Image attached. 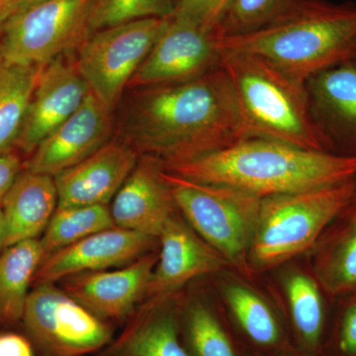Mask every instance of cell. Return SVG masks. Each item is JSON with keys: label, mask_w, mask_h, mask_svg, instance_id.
<instances>
[{"label": "cell", "mask_w": 356, "mask_h": 356, "mask_svg": "<svg viewBox=\"0 0 356 356\" xmlns=\"http://www.w3.org/2000/svg\"><path fill=\"white\" fill-rule=\"evenodd\" d=\"M127 137L140 156L178 163L247 138L235 91L222 65L184 81L140 89L128 115Z\"/></svg>", "instance_id": "6da1fadb"}, {"label": "cell", "mask_w": 356, "mask_h": 356, "mask_svg": "<svg viewBox=\"0 0 356 356\" xmlns=\"http://www.w3.org/2000/svg\"><path fill=\"white\" fill-rule=\"evenodd\" d=\"M161 165L166 172L192 181L225 185L259 198L331 186L356 177V156L261 138H245L213 153Z\"/></svg>", "instance_id": "7a4b0ae2"}, {"label": "cell", "mask_w": 356, "mask_h": 356, "mask_svg": "<svg viewBox=\"0 0 356 356\" xmlns=\"http://www.w3.org/2000/svg\"><path fill=\"white\" fill-rule=\"evenodd\" d=\"M220 51L250 54L305 83L321 70L356 56V4L287 0L254 31L216 38Z\"/></svg>", "instance_id": "3957f363"}, {"label": "cell", "mask_w": 356, "mask_h": 356, "mask_svg": "<svg viewBox=\"0 0 356 356\" xmlns=\"http://www.w3.org/2000/svg\"><path fill=\"white\" fill-rule=\"evenodd\" d=\"M221 53V65L235 91L247 138L327 152L312 121L305 83L257 56Z\"/></svg>", "instance_id": "277c9868"}, {"label": "cell", "mask_w": 356, "mask_h": 356, "mask_svg": "<svg viewBox=\"0 0 356 356\" xmlns=\"http://www.w3.org/2000/svg\"><path fill=\"white\" fill-rule=\"evenodd\" d=\"M356 193V177L343 184L261 198L248 264L264 273L309 252Z\"/></svg>", "instance_id": "5b68a950"}, {"label": "cell", "mask_w": 356, "mask_h": 356, "mask_svg": "<svg viewBox=\"0 0 356 356\" xmlns=\"http://www.w3.org/2000/svg\"><path fill=\"white\" fill-rule=\"evenodd\" d=\"M163 177L181 216L233 269L250 277L248 254L261 198L225 185L192 181L163 168Z\"/></svg>", "instance_id": "8992f818"}, {"label": "cell", "mask_w": 356, "mask_h": 356, "mask_svg": "<svg viewBox=\"0 0 356 356\" xmlns=\"http://www.w3.org/2000/svg\"><path fill=\"white\" fill-rule=\"evenodd\" d=\"M93 0H44L18 9L2 26L0 56L13 64L44 65L90 36Z\"/></svg>", "instance_id": "52a82bcc"}, {"label": "cell", "mask_w": 356, "mask_h": 356, "mask_svg": "<svg viewBox=\"0 0 356 356\" xmlns=\"http://www.w3.org/2000/svg\"><path fill=\"white\" fill-rule=\"evenodd\" d=\"M21 324L37 356L92 355L114 337L110 323L86 310L56 283L35 285Z\"/></svg>", "instance_id": "ba28073f"}, {"label": "cell", "mask_w": 356, "mask_h": 356, "mask_svg": "<svg viewBox=\"0 0 356 356\" xmlns=\"http://www.w3.org/2000/svg\"><path fill=\"white\" fill-rule=\"evenodd\" d=\"M168 18H146L105 28L91 34L79 47L77 69L91 92L109 108L118 102L149 56Z\"/></svg>", "instance_id": "9c48e42d"}, {"label": "cell", "mask_w": 356, "mask_h": 356, "mask_svg": "<svg viewBox=\"0 0 356 356\" xmlns=\"http://www.w3.org/2000/svg\"><path fill=\"white\" fill-rule=\"evenodd\" d=\"M221 60L212 32L191 21L170 17L128 86L145 88L184 83L217 69Z\"/></svg>", "instance_id": "30bf717a"}, {"label": "cell", "mask_w": 356, "mask_h": 356, "mask_svg": "<svg viewBox=\"0 0 356 356\" xmlns=\"http://www.w3.org/2000/svg\"><path fill=\"white\" fill-rule=\"evenodd\" d=\"M312 121L329 153L356 156V56L305 81Z\"/></svg>", "instance_id": "8fae6325"}, {"label": "cell", "mask_w": 356, "mask_h": 356, "mask_svg": "<svg viewBox=\"0 0 356 356\" xmlns=\"http://www.w3.org/2000/svg\"><path fill=\"white\" fill-rule=\"evenodd\" d=\"M159 252H147L116 270L89 271L69 276L62 289L105 322L125 323L147 299Z\"/></svg>", "instance_id": "7c38bea8"}, {"label": "cell", "mask_w": 356, "mask_h": 356, "mask_svg": "<svg viewBox=\"0 0 356 356\" xmlns=\"http://www.w3.org/2000/svg\"><path fill=\"white\" fill-rule=\"evenodd\" d=\"M159 238L113 227L98 232L47 257L33 285L60 282L69 276L125 266L156 250Z\"/></svg>", "instance_id": "4fadbf2b"}, {"label": "cell", "mask_w": 356, "mask_h": 356, "mask_svg": "<svg viewBox=\"0 0 356 356\" xmlns=\"http://www.w3.org/2000/svg\"><path fill=\"white\" fill-rule=\"evenodd\" d=\"M111 110L90 91L76 113L33 152L25 170L55 177L81 163L106 144Z\"/></svg>", "instance_id": "5bb4252c"}, {"label": "cell", "mask_w": 356, "mask_h": 356, "mask_svg": "<svg viewBox=\"0 0 356 356\" xmlns=\"http://www.w3.org/2000/svg\"><path fill=\"white\" fill-rule=\"evenodd\" d=\"M90 91L77 65L65 62L62 56L44 65L17 146L24 153H33L48 136L76 113Z\"/></svg>", "instance_id": "9a60e30c"}, {"label": "cell", "mask_w": 356, "mask_h": 356, "mask_svg": "<svg viewBox=\"0 0 356 356\" xmlns=\"http://www.w3.org/2000/svg\"><path fill=\"white\" fill-rule=\"evenodd\" d=\"M159 245L158 262L147 298L181 291L196 278L233 269L224 257L204 242L180 212L165 225Z\"/></svg>", "instance_id": "2e32d148"}, {"label": "cell", "mask_w": 356, "mask_h": 356, "mask_svg": "<svg viewBox=\"0 0 356 356\" xmlns=\"http://www.w3.org/2000/svg\"><path fill=\"white\" fill-rule=\"evenodd\" d=\"M110 212L118 228L159 238L168 222L179 212L159 159L140 156L112 200Z\"/></svg>", "instance_id": "e0dca14e"}, {"label": "cell", "mask_w": 356, "mask_h": 356, "mask_svg": "<svg viewBox=\"0 0 356 356\" xmlns=\"http://www.w3.org/2000/svg\"><path fill=\"white\" fill-rule=\"evenodd\" d=\"M181 291L145 299L97 356H189L179 332Z\"/></svg>", "instance_id": "ac0fdd59"}, {"label": "cell", "mask_w": 356, "mask_h": 356, "mask_svg": "<svg viewBox=\"0 0 356 356\" xmlns=\"http://www.w3.org/2000/svg\"><path fill=\"white\" fill-rule=\"evenodd\" d=\"M140 154L130 145L108 143L54 177L58 209L108 205L133 172Z\"/></svg>", "instance_id": "d6986e66"}, {"label": "cell", "mask_w": 356, "mask_h": 356, "mask_svg": "<svg viewBox=\"0 0 356 356\" xmlns=\"http://www.w3.org/2000/svg\"><path fill=\"white\" fill-rule=\"evenodd\" d=\"M219 288L227 320L248 356L294 350L287 323L259 292L235 278L222 280Z\"/></svg>", "instance_id": "ffe728a7"}, {"label": "cell", "mask_w": 356, "mask_h": 356, "mask_svg": "<svg viewBox=\"0 0 356 356\" xmlns=\"http://www.w3.org/2000/svg\"><path fill=\"white\" fill-rule=\"evenodd\" d=\"M309 252L311 273L325 294L341 299L356 293V193Z\"/></svg>", "instance_id": "44dd1931"}, {"label": "cell", "mask_w": 356, "mask_h": 356, "mask_svg": "<svg viewBox=\"0 0 356 356\" xmlns=\"http://www.w3.org/2000/svg\"><path fill=\"white\" fill-rule=\"evenodd\" d=\"M57 208L53 177L26 170L21 172L2 204L3 250L43 235Z\"/></svg>", "instance_id": "7402d4cb"}, {"label": "cell", "mask_w": 356, "mask_h": 356, "mask_svg": "<svg viewBox=\"0 0 356 356\" xmlns=\"http://www.w3.org/2000/svg\"><path fill=\"white\" fill-rule=\"evenodd\" d=\"M284 290L295 348L307 356H322L327 339L324 291L313 273L301 269L285 276Z\"/></svg>", "instance_id": "603a6c76"}, {"label": "cell", "mask_w": 356, "mask_h": 356, "mask_svg": "<svg viewBox=\"0 0 356 356\" xmlns=\"http://www.w3.org/2000/svg\"><path fill=\"white\" fill-rule=\"evenodd\" d=\"M179 332L189 356H248L226 316L201 300H184Z\"/></svg>", "instance_id": "cb8c5ba5"}, {"label": "cell", "mask_w": 356, "mask_h": 356, "mask_svg": "<svg viewBox=\"0 0 356 356\" xmlns=\"http://www.w3.org/2000/svg\"><path fill=\"white\" fill-rule=\"evenodd\" d=\"M42 261L39 238L16 243L0 254V327L22 322L29 288Z\"/></svg>", "instance_id": "d4e9b609"}, {"label": "cell", "mask_w": 356, "mask_h": 356, "mask_svg": "<svg viewBox=\"0 0 356 356\" xmlns=\"http://www.w3.org/2000/svg\"><path fill=\"white\" fill-rule=\"evenodd\" d=\"M43 67L13 64L0 56V154L17 146Z\"/></svg>", "instance_id": "484cf974"}, {"label": "cell", "mask_w": 356, "mask_h": 356, "mask_svg": "<svg viewBox=\"0 0 356 356\" xmlns=\"http://www.w3.org/2000/svg\"><path fill=\"white\" fill-rule=\"evenodd\" d=\"M115 226L108 205L81 206L56 210L39 238L47 257L98 232Z\"/></svg>", "instance_id": "4316f807"}, {"label": "cell", "mask_w": 356, "mask_h": 356, "mask_svg": "<svg viewBox=\"0 0 356 356\" xmlns=\"http://www.w3.org/2000/svg\"><path fill=\"white\" fill-rule=\"evenodd\" d=\"M177 0H93L90 35L105 28L146 18H168Z\"/></svg>", "instance_id": "83f0119b"}, {"label": "cell", "mask_w": 356, "mask_h": 356, "mask_svg": "<svg viewBox=\"0 0 356 356\" xmlns=\"http://www.w3.org/2000/svg\"><path fill=\"white\" fill-rule=\"evenodd\" d=\"M287 0H231L214 30L215 38L238 36L261 27Z\"/></svg>", "instance_id": "f1b7e54d"}, {"label": "cell", "mask_w": 356, "mask_h": 356, "mask_svg": "<svg viewBox=\"0 0 356 356\" xmlns=\"http://www.w3.org/2000/svg\"><path fill=\"white\" fill-rule=\"evenodd\" d=\"M341 301L336 322L325 339L322 356H356V293Z\"/></svg>", "instance_id": "f546056e"}, {"label": "cell", "mask_w": 356, "mask_h": 356, "mask_svg": "<svg viewBox=\"0 0 356 356\" xmlns=\"http://www.w3.org/2000/svg\"><path fill=\"white\" fill-rule=\"evenodd\" d=\"M231 0H177L170 17L191 21L214 34Z\"/></svg>", "instance_id": "4dcf8cb0"}, {"label": "cell", "mask_w": 356, "mask_h": 356, "mask_svg": "<svg viewBox=\"0 0 356 356\" xmlns=\"http://www.w3.org/2000/svg\"><path fill=\"white\" fill-rule=\"evenodd\" d=\"M22 161L13 151L0 154V210L4 199L18 175L22 172Z\"/></svg>", "instance_id": "1f68e13d"}, {"label": "cell", "mask_w": 356, "mask_h": 356, "mask_svg": "<svg viewBox=\"0 0 356 356\" xmlns=\"http://www.w3.org/2000/svg\"><path fill=\"white\" fill-rule=\"evenodd\" d=\"M0 356H37L25 336L8 332L0 336Z\"/></svg>", "instance_id": "d6a6232c"}, {"label": "cell", "mask_w": 356, "mask_h": 356, "mask_svg": "<svg viewBox=\"0 0 356 356\" xmlns=\"http://www.w3.org/2000/svg\"><path fill=\"white\" fill-rule=\"evenodd\" d=\"M16 10V0H0V29Z\"/></svg>", "instance_id": "836d02e7"}, {"label": "cell", "mask_w": 356, "mask_h": 356, "mask_svg": "<svg viewBox=\"0 0 356 356\" xmlns=\"http://www.w3.org/2000/svg\"><path fill=\"white\" fill-rule=\"evenodd\" d=\"M44 0H16V6L18 9L25 8V7L31 6L33 4L39 3Z\"/></svg>", "instance_id": "e575fe53"}, {"label": "cell", "mask_w": 356, "mask_h": 356, "mask_svg": "<svg viewBox=\"0 0 356 356\" xmlns=\"http://www.w3.org/2000/svg\"><path fill=\"white\" fill-rule=\"evenodd\" d=\"M261 356H307L302 353L301 351L297 350L296 348L294 350L283 351V353H274V355H261Z\"/></svg>", "instance_id": "d590c367"}, {"label": "cell", "mask_w": 356, "mask_h": 356, "mask_svg": "<svg viewBox=\"0 0 356 356\" xmlns=\"http://www.w3.org/2000/svg\"><path fill=\"white\" fill-rule=\"evenodd\" d=\"M3 250V220H2V213L0 210V252Z\"/></svg>", "instance_id": "8d00e7d4"}]
</instances>
